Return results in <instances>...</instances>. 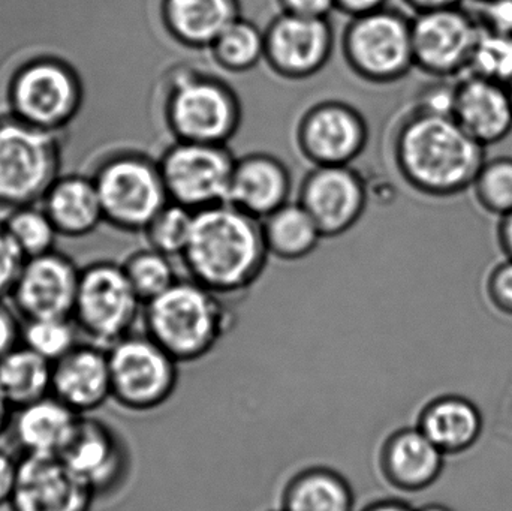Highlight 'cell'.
Segmentation results:
<instances>
[{
  "instance_id": "1",
  "label": "cell",
  "mask_w": 512,
  "mask_h": 511,
  "mask_svg": "<svg viewBox=\"0 0 512 511\" xmlns=\"http://www.w3.org/2000/svg\"><path fill=\"white\" fill-rule=\"evenodd\" d=\"M486 150L453 116L418 108L403 119L393 143L402 179L432 198H453L471 189L487 159Z\"/></svg>"
},
{
  "instance_id": "2",
  "label": "cell",
  "mask_w": 512,
  "mask_h": 511,
  "mask_svg": "<svg viewBox=\"0 0 512 511\" xmlns=\"http://www.w3.org/2000/svg\"><path fill=\"white\" fill-rule=\"evenodd\" d=\"M268 257L261 221L228 203L195 212L182 255L191 279L222 297L249 290Z\"/></svg>"
},
{
  "instance_id": "3",
  "label": "cell",
  "mask_w": 512,
  "mask_h": 511,
  "mask_svg": "<svg viewBox=\"0 0 512 511\" xmlns=\"http://www.w3.org/2000/svg\"><path fill=\"white\" fill-rule=\"evenodd\" d=\"M144 333L179 363H192L215 350L233 327L222 296L194 279H179L143 308Z\"/></svg>"
},
{
  "instance_id": "4",
  "label": "cell",
  "mask_w": 512,
  "mask_h": 511,
  "mask_svg": "<svg viewBox=\"0 0 512 511\" xmlns=\"http://www.w3.org/2000/svg\"><path fill=\"white\" fill-rule=\"evenodd\" d=\"M164 120L176 141L227 144L242 125V104L230 84L191 68L168 77Z\"/></svg>"
},
{
  "instance_id": "5",
  "label": "cell",
  "mask_w": 512,
  "mask_h": 511,
  "mask_svg": "<svg viewBox=\"0 0 512 511\" xmlns=\"http://www.w3.org/2000/svg\"><path fill=\"white\" fill-rule=\"evenodd\" d=\"M342 50L351 71L363 80H402L415 68L411 18L391 6L349 18Z\"/></svg>"
},
{
  "instance_id": "6",
  "label": "cell",
  "mask_w": 512,
  "mask_h": 511,
  "mask_svg": "<svg viewBox=\"0 0 512 511\" xmlns=\"http://www.w3.org/2000/svg\"><path fill=\"white\" fill-rule=\"evenodd\" d=\"M111 399L134 413L156 410L170 401L179 383V365L146 333L128 335L108 348Z\"/></svg>"
},
{
  "instance_id": "7",
  "label": "cell",
  "mask_w": 512,
  "mask_h": 511,
  "mask_svg": "<svg viewBox=\"0 0 512 511\" xmlns=\"http://www.w3.org/2000/svg\"><path fill=\"white\" fill-rule=\"evenodd\" d=\"M104 218L129 231H144L170 203L159 162L144 155L117 156L95 180Z\"/></svg>"
},
{
  "instance_id": "8",
  "label": "cell",
  "mask_w": 512,
  "mask_h": 511,
  "mask_svg": "<svg viewBox=\"0 0 512 511\" xmlns=\"http://www.w3.org/2000/svg\"><path fill=\"white\" fill-rule=\"evenodd\" d=\"M143 308L123 267L96 264L80 275L72 317L93 344L110 348L131 335Z\"/></svg>"
},
{
  "instance_id": "9",
  "label": "cell",
  "mask_w": 512,
  "mask_h": 511,
  "mask_svg": "<svg viewBox=\"0 0 512 511\" xmlns=\"http://www.w3.org/2000/svg\"><path fill=\"white\" fill-rule=\"evenodd\" d=\"M236 161L227 144L174 141L158 162L170 201L198 212L227 203Z\"/></svg>"
},
{
  "instance_id": "10",
  "label": "cell",
  "mask_w": 512,
  "mask_h": 511,
  "mask_svg": "<svg viewBox=\"0 0 512 511\" xmlns=\"http://www.w3.org/2000/svg\"><path fill=\"white\" fill-rule=\"evenodd\" d=\"M415 68L433 78L468 74L481 27L463 6L420 12L411 18Z\"/></svg>"
},
{
  "instance_id": "11",
  "label": "cell",
  "mask_w": 512,
  "mask_h": 511,
  "mask_svg": "<svg viewBox=\"0 0 512 511\" xmlns=\"http://www.w3.org/2000/svg\"><path fill=\"white\" fill-rule=\"evenodd\" d=\"M268 68L286 80H306L318 74L334 50L330 18L280 14L268 20L264 29Z\"/></svg>"
},
{
  "instance_id": "12",
  "label": "cell",
  "mask_w": 512,
  "mask_h": 511,
  "mask_svg": "<svg viewBox=\"0 0 512 511\" xmlns=\"http://www.w3.org/2000/svg\"><path fill=\"white\" fill-rule=\"evenodd\" d=\"M369 128L363 114L342 101H322L301 116L297 146L313 167L351 165L366 149Z\"/></svg>"
},
{
  "instance_id": "13",
  "label": "cell",
  "mask_w": 512,
  "mask_h": 511,
  "mask_svg": "<svg viewBox=\"0 0 512 511\" xmlns=\"http://www.w3.org/2000/svg\"><path fill=\"white\" fill-rule=\"evenodd\" d=\"M367 186L351 165L313 167L301 183L298 203L307 210L324 237L348 233L367 207Z\"/></svg>"
},
{
  "instance_id": "14",
  "label": "cell",
  "mask_w": 512,
  "mask_h": 511,
  "mask_svg": "<svg viewBox=\"0 0 512 511\" xmlns=\"http://www.w3.org/2000/svg\"><path fill=\"white\" fill-rule=\"evenodd\" d=\"M59 458L96 498L113 494L128 474V450L122 438L107 423L93 417H81Z\"/></svg>"
},
{
  "instance_id": "15",
  "label": "cell",
  "mask_w": 512,
  "mask_h": 511,
  "mask_svg": "<svg viewBox=\"0 0 512 511\" xmlns=\"http://www.w3.org/2000/svg\"><path fill=\"white\" fill-rule=\"evenodd\" d=\"M53 146L44 132L18 123L0 125V200L26 203L53 176Z\"/></svg>"
},
{
  "instance_id": "16",
  "label": "cell",
  "mask_w": 512,
  "mask_h": 511,
  "mask_svg": "<svg viewBox=\"0 0 512 511\" xmlns=\"http://www.w3.org/2000/svg\"><path fill=\"white\" fill-rule=\"evenodd\" d=\"M96 497L59 456L20 459L12 511H92Z\"/></svg>"
},
{
  "instance_id": "17",
  "label": "cell",
  "mask_w": 512,
  "mask_h": 511,
  "mask_svg": "<svg viewBox=\"0 0 512 511\" xmlns=\"http://www.w3.org/2000/svg\"><path fill=\"white\" fill-rule=\"evenodd\" d=\"M78 284L80 275L68 261L44 254L21 267L12 294L18 312L26 321L71 318Z\"/></svg>"
},
{
  "instance_id": "18",
  "label": "cell",
  "mask_w": 512,
  "mask_h": 511,
  "mask_svg": "<svg viewBox=\"0 0 512 511\" xmlns=\"http://www.w3.org/2000/svg\"><path fill=\"white\" fill-rule=\"evenodd\" d=\"M51 395L80 416H89L111 399L108 350L77 344L53 363Z\"/></svg>"
},
{
  "instance_id": "19",
  "label": "cell",
  "mask_w": 512,
  "mask_h": 511,
  "mask_svg": "<svg viewBox=\"0 0 512 511\" xmlns=\"http://www.w3.org/2000/svg\"><path fill=\"white\" fill-rule=\"evenodd\" d=\"M453 117L481 146L501 143L512 132L510 87L474 74L456 83Z\"/></svg>"
},
{
  "instance_id": "20",
  "label": "cell",
  "mask_w": 512,
  "mask_h": 511,
  "mask_svg": "<svg viewBox=\"0 0 512 511\" xmlns=\"http://www.w3.org/2000/svg\"><path fill=\"white\" fill-rule=\"evenodd\" d=\"M444 465V453L417 426L397 429L379 450L381 476L388 485L406 494H417L435 485Z\"/></svg>"
},
{
  "instance_id": "21",
  "label": "cell",
  "mask_w": 512,
  "mask_h": 511,
  "mask_svg": "<svg viewBox=\"0 0 512 511\" xmlns=\"http://www.w3.org/2000/svg\"><path fill=\"white\" fill-rule=\"evenodd\" d=\"M291 186V174L279 158L251 153L237 158L227 203L262 221L288 203Z\"/></svg>"
},
{
  "instance_id": "22",
  "label": "cell",
  "mask_w": 512,
  "mask_h": 511,
  "mask_svg": "<svg viewBox=\"0 0 512 511\" xmlns=\"http://www.w3.org/2000/svg\"><path fill=\"white\" fill-rule=\"evenodd\" d=\"M12 95L18 113L39 126L63 122L77 104L74 78L56 63L27 66L15 80Z\"/></svg>"
},
{
  "instance_id": "23",
  "label": "cell",
  "mask_w": 512,
  "mask_h": 511,
  "mask_svg": "<svg viewBox=\"0 0 512 511\" xmlns=\"http://www.w3.org/2000/svg\"><path fill=\"white\" fill-rule=\"evenodd\" d=\"M243 17L240 0H162L159 23L177 44L209 50L228 26Z\"/></svg>"
},
{
  "instance_id": "24",
  "label": "cell",
  "mask_w": 512,
  "mask_h": 511,
  "mask_svg": "<svg viewBox=\"0 0 512 511\" xmlns=\"http://www.w3.org/2000/svg\"><path fill=\"white\" fill-rule=\"evenodd\" d=\"M12 414L9 428L23 456L62 455L83 417L53 395Z\"/></svg>"
},
{
  "instance_id": "25",
  "label": "cell",
  "mask_w": 512,
  "mask_h": 511,
  "mask_svg": "<svg viewBox=\"0 0 512 511\" xmlns=\"http://www.w3.org/2000/svg\"><path fill=\"white\" fill-rule=\"evenodd\" d=\"M417 428L444 453L462 455L483 434V414L477 405L460 395H444L424 405Z\"/></svg>"
},
{
  "instance_id": "26",
  "label": "cell",
  "mask_w": 512,
  "mask_h": 511,
  "mask_svg": "<svg viewBox=\"0 0 512 511\" xmlns=\"http://www.w3.org/2000/svg\"><path fill=\"white\" fill-rule=\"evenodd\" d=\"M283 511H355L351 483L333 468H304L286 482L280 495Z\"/></svg>"
},
{
  "instance_id": "27",
  "label": "cell",
  "mask_w": 512,
  "mask_h": 511,
  "mask_svg": "<svg viewBox=\"0 0 512 511\" xmlns=\"http://www.w3.org/2000/svg\"><path fill=\"white\" fill-rule=\"evenodd\" d=\"M261 225L268 254L277 260H303L313 254L324 239L312 216L298 201L283 204L262 219Z\"/></svg>"
},
{
  "instance_id": "28",
  "label": "cell",
  "mask_w": 512,
  "mask_h": 511,
  "mask_svg": "<svg viewBox=\"0 0 512 511\" xmlns=\"http://www.w3.org/2000/svg\"><path fill=\"white\" fill-rule=\"evenodd\" d=\"M53 363L23 344L0 360V393L12 411L51 395Z\"/></svg>"
},
{
  "instance_id": "29",
  "label": "cell",
  "mask_w": 512,
  "mask_h": 511,
  "mask_svg": "<svg viewBox=\"0 0 512 511\" xmlns=\"http://www.w3.org/2000/svg\"><path fill=\"white\" fill-rule=\"evenodd\" d=\"M47 210L53 224L71 234L87 233L104 218L95 182L84 179H68L54 185Z\"/></svg>"
},
{
  "instance_id": "30",
  "label": "cell",
  "mask_w": 512,
  "mask_h": 511,
  "mask_svg": "<svg viewBox=\"0 0 512 511\" xmlns=\"http://www.w3.org/2000/svg\"><path fill=\"white\" fill-rule=\"evenodd\" d=\"M209 51L219 68L245 74L264 62V29L252 18L240 17L218 36Z\"/></svg>"
},
{
  "instance_id": "31",
  "label": "cell",
  "mask_w": 512,
  "mask_h": 511,
  "mask_svg": "<svg viewBox=\"0 0 512 511\" xmlns=\"http://www.w3.org/2000/svg\"><path fill=\"white\" fill-rule=\"evenodd\" d=\"M123 269L144 305L179 281L171 257L152 248L132 255Z\"/></svg>"
},
{
  "instance_id": "32",
  "label": "cell",
  "mask_w": 512,
  "mask_h": 511,
  "mask_svg": "<svg viewBox=\"0 0 512 511\" xmlns=\"http://www.w3.org/2000/svg\"><path fill=\"white\" fill-rule=\"evenodd\" d=\"M475 200L490 215H507L512 210V156L487 158L472 183Z\"/></svg>"
},
{
  "instance_id": "33",
  "label": "cell",
  "mask_w": 512,
  "mask_h": 511,
  "mask_svg": "<svg viewBox=\"0 0 512 511\" xmlns=\"http://www.w3.org/2000/svg\"><path fill=\"white\" fill-rule=\"evenodd\" d=\"M194 218V210L170 201L143 231L149 248L171 258L182 257L191 239Z\"/></svg>"
},
{
  "instance_id": "34",
  "label": "cell",
  "mask_w": 512,
  "mask_h": 511,
  "mask_svg": "<svg viewBox=\"0 0 512 511\" xmlns=\"http://www.w3.org/2000/svg\"><path fill=\"white\" fill-rule=\"evenodd\" d=\"M21 344L54 363L78 344L77 333L69 318L30 320L21 330Z\"/></svg>"
},
{
  "instance_id": "35",
  "label": "cell",
  "mask_w": 512,
  "mask_h": 511,
  "mask_svg": "<svg viewBox=\"0 0 512 511\" xmlns=\"http://www.w3.org/2000/svg\"><path fill=\"white\" fill-rule=\"evenodd\" d=\"M468 74L478 75L510 87L512 84V36L481 33Z\"/></svg>"
},
{
  "instance_id": "36",
  "label": "cell",
  "mask_w": 512,
  "mask_h": 511,
  "mask_svg": "<svg viewBox=\"0 0 512 511\" xmlns=\"http://www.w3.org/2000/svg\"><path fill=\"white\" fill-rule=\"evenodd\" d=\"M56 225L50 216L36 210H23L9 219L6 233L12 237L21 254L30 257L44 255L54 240Z\"/></svg>"
},
{
  "instance_id": "37",
  "label": "cell",
  "mask_w": 512,
  "mask_h": 511,
  "mask_svg": "<svg viewBox=\"0 0 512 511\" xmlns=\"http://www.w3.org/2000/svg\"><path fill=\"white\" fill-rule=\"evenodd\" d=\"M471 11L483 32L512 36V0H483L474 2Z\"/></svg>"
},
{
  "instance_id": "38",
  "label": "cell",
  "mask_w": 512,
  "mask_h": 511,
  "mask_svg": "<svg viewBox=\"0 0 512 511\" xmlns=\"http://www.w3.org/2000/svg\"><path fill=\"white\" fill-rule=\"evenodd\" d=\"M487 299L501 314L512 317V260L505 258L490 270L486 281Z\"/></svg>"
},
{
  "instance_id": "39",
  "label": "cell",
  "mask_w": 512,
  "mask_h": 511,
  "mask_svg": "<svg viewBox=\"0 0 512 511\" xmlns=\"http://www.w3.org/2000/svg\"><path fill=\"white\" fill-rule=\"evenodd\" d=\"M454 93H456V83L436 78L435 83L430 84L421 92L415 108L429 111V113L453 116Z\"/></svg>"
},
{
  "instance_id": "40",
  "label": "cell",
  "mask_w": 512,
  "mask_h": 511,
  "mask_svg": "<svg viewBox=\"0 0 512 511\" xmlns=\"http://www.w3.org/2000/svg\"><path fill=\"white\" fill-rule=\"evenodd\" d=\"M21 254L12 237L0 231V297L9 293L17 282L21 270Z\"/></svg>"
},
{
  "instance_id": "41",
  "label": "cell",
  "mask_w": 512,
  "mask_h": 511,
  "mask_svg": "<svg viewBox=\"0 0 512 511\" xmlns=\"http://www.w3.org/2000/svg\"><path fill=\"white\" fill-rule=\"evenodd\" d=\"M280 12L300 17L330 18L336 12V0H277Z\"/></svg>"
},
{
  "instance_id": "42",
  "label": "cell",
  "mask_w": 512,
  "mask_h": 511,
  "mask_svg": "<svg viewBox=\"0 0 512 511\" xmlns=\"http://www.w3.org/2000/svg\"><path fill=\"white\" fill-rule=\"evenodd\" d=\"M20 459H15L11 453L0 449V509L11 504L17 486Z\"/></svg>"
},
{
  "instance_id": "43",
  "label": "cell",
  "mask_w": 512,
  "mask_h": 511,
  "mask_svg": "<svg viewBox=\"0 0 512 511\" xmlns=\"http://www.w3.org/2000/svg\"><path fill=\"white\" fill-rule=\"evenodd\" d=\"M21 330L14 314L0 303V360L21 344Z\"/></svg>"
},
{
  "instance_id": "44",
  "label": "cell",
  "mask_w": 512,
  "mask_h": 511,
  "mask_svg": "<svg viewBox=\"0 0 512 511\" xmlns=\"http://www.w3.org/2000/svg\"><path fill=\"white\" fill-rule=\"evenodd\" d=\"M390 0H336V12L346 17H358L378 9L387 8Z\"/></svg>"
},
{
  "instance_id": "45",
  "label": "cell",
  "mask_w": 512,
  "mask_h": 511,
  "mask_svg": "<svg viewBox=\"0 0 512 511\" xmlns=\"http://www.w3.org/2000/svg\"><path fill=\"white\" fill-rule=\"evenodd\" d=\"M406 8L411 9L414 14L420 12L438 11V9L456 8L463 6L465 0H400Z\"/></svg>"
},
{
  "instance_id": "46",
  "label": "cell",
  "mask_w": 512,
  "mask_h": 511,
  "mask_svg": "<svg viewBox=\"0 0 512 511\" xmlns=\"http://www.w3.org/2000/svg\"><path fill=\"white\" fill-rule=\"evenodd\" d=\"M496 234H498V243L502 254L505 255V258H511L512 260V210L507 215L499 218Z\"/></svg>"
},
{
  "instance_id": "47",
  "label": "cell",
  "mask_w": 512,
  "mask_h": 511,
  "mask_svg": "<svg viewBox=\"0 0 512 511\" xmlns=\"http://www.w3.org/2000/svg\"><path fill=\"white\" fill-rule=\"evenodd\" d=\"M361 511H418L402 500H394V498H385V500L373 501L369 506L364 507Z\"/></svg>"
},
{
  "instance_id": "48",
  "label": "cell",
  "mask_w": 512,
  "mask_h": 511,
  "mask_svg": "<svg viewBox=\"0 0 512 511\" xmlns=\"http://www.w3.org/2000/svg\"><path fill=\"white\" fill-rule=\"evenodd\" d=\"M12 413H14V411H12V408L6 404L2 393H0V435H2L3 432L9 428V425H11Z\"/></svg>"
},
{
  "instance_id": "49",
  "label": "cell",
  "mask_w": 512,
  "mask_h": 511,
  "mask_svg": "<svg viewBox=\"0 0 512 511\" xmlns=\"http://www.w3.org/2000/svg\"><path fill=\"white\" fill-rule=\"evenodd\" d=\"M418 511H454L450 507L444 506V504H429V506L421 507Z\"/></svg>"
},
{
  "instance_id": "50",
  "label": "cell",
  "mask_w": 512,
  "mask_h": 511,
  "mask_svg": "<svg viewBox=\"0 0 512 511\" xmlns=\"http://www.w3.org/2000/svg\"><path fill=\"white\" fill-rule=\"evenodd\" d=\"M510 93H511V99H512V84L510 86Z\"/></svg>"
},
{
  "instance_id": "51",
  "label": "cell",
  "mask_w": 512,
  "mask_h": 511,
  "mask_svg": "<svg viewBox=\"0 0 512 511\" xmlns=\"http://www.w3.org/2000/svg\"><path fill=\"white\" fill-rule=\"evenodd\" d=\"M472 2H483V0H472Z\"/></svg>"
},
{
  "instance_id": "52",
  "label": "cell",
  "mask_w": 512,
  "mask_h": 511,
  "mask_svg": "<svg viewBox=\"0 0 512 511\" xmlns=\"http://www.w3.org/2000/svg\"><path fill=\"white\" fill-rule=\"evenodd\" d=\"M270 511H283L282 509H279V510H270Z\"/></svg>"
}]
</instances>
